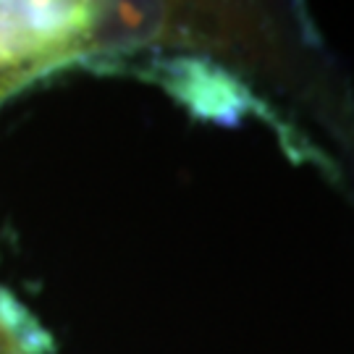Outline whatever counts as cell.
Wrapping results in <instances>:
<instances>
[{"mask_svg": "<svg viewBox=\"0 0 354 354\" xmlns=\"http://www.w3.org/2000/svg\"><path fill=\"white\" fill-rule=\"evenodd\" d=\"M0 354H26L3 326H0Z\"/></svg>", "mask_w": 354, "mask_h": 354, "instance_id": "obj_2", "label": "cell"}, {"mask_svg": "<svg viewBox=\"0 0 354 354\" xmlns=\"http://www.w3.org/2000/svg\"><path fill=\"white\" fill-rule=\"evenodd\" d=\"M145 74L163 89H168L194 118L236 127L244 115L260 113L279 129L273 111H268L266 102L254 97L239 76L207 58H200V55L158 58Z\"/></svg>", "mask_w": 354, "mask_h": 354, "instance_id": "obj_1", "label": "cell"}]
</instances>
